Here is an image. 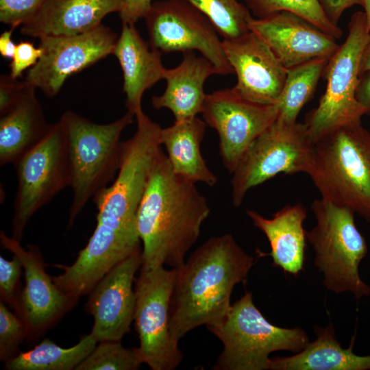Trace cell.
<instances>
[{
	"label": "cell",
	"mask_w": 370,
	"mask_h": 370,
	"mask_svg": "<svg viewBox=\"0 0 370 370\" xmlns=\"http://www.w3.org/2000/svg\"><path fill=\"white\" fill-rule=\"evenodd\" d=\"M315 225L306 232L314 252V265L323 283L336 293H352L356 298L370 295V286L359 275L358 266L367 245L354 222V212L322 198L311 204Z\"/></svg>",
	"instance_id": "6"
},
{
	"label": "cell",
	"mask_w": 370,
	"mask_h": 370,
	"mask_svg": "<svg viewBox=\"0 0 370 370\" xmlns=\"http://www.w3.org/2000/svg\"><path fill=\"white\" fill-rule=\"evenodd\" d=\"M210 214L195 183L175 174L159 149L151 163L136 214L143 243L140 268L180 267Z\"/></svg>",
	"instance_id": "1"
},
{
	"label": "cell",
	"mask_w": 370,
	"mask_h": 370,
	"mask_svg": "<svg viewBox=\"0 0 370 370\" xmlns=\"http://www.w3.org/2000/svg\"><path fill=\"white\" fill-rule=\"evenodd\" d=\"M202 12L212 23L223 39L238 38L249 31L254 17L238 0H186Z\"/></svg>",
	"instance_id": "27"
},
{
	"label": "cell",
	"mask_w": 370,
	"mask_h": 370,
	"mask_svg": "<svg viewBox=\"0 0 370 370\" xmlns=\"http://www.w3.org/2000/svg\"><path fill=\"white\" fill-rule=\"evenodd\" d=\"M329 59L315 58L287 69L286 79L278 99V118L294 123L304 106L312 96Z\"/></svg>",
	"instance_id": "26"
},
{
	"label": "cell",
	"mask_w": 370,
	"mask_h": 370,
	"mask_svg": "<svg viewBox=\"0 0 370 370\" xmlns=\"http://www.w3.org/2000/svg\"><path fill=\"white\" fill-rule=\"evenodd\" d=\"M98 342L90 333L74 346L63 348L45 338L33 349L18 353L5 362L8 370H71L88 356Z\"/></svg>",
	"instance_id": "25"
},
{
	"label": "cell",
	"mask_w": 370,
	"mask_h": 370,
	"mask_svg": "<svg viewBox=\"0 0 370 370\" xmlns=\"http://www.w3.org/2000/svg\"><path fill=\"white\" fill-rule=\"evenodd\" d=\"M181 62L175 67L165 69L163 79L166 88L160 95L151 98L155 109L166 108L175 121H182L201 113L207 94L204 86L207 79L218 73L212 64L194 51L183 53Z\"/></svg>",
	"instance_id": "20"
},
{
	"label": "cell",
	"mask_w": 370,
	"mask_h": 370,
	"mask_svg": "<svg viewBox=\"0 0 370 370\" xmlns=\"http://www.w3.org/2000/svg\"><path fill=\"white\" fill-rule=\"evenodd\" d=\"M42 54V49L36 47L29 41H21L16 45L12 61L10 64V75L18 79L23 71L34 66Z\"/></svg>",
	"instance_id": "33"
},
{
	"label": "cell",
	"mask_w": 370,
	"mask_h": 370,
	"mask_svg": "<svg viewBox=\"0 0 370 370\" xmlns=\"http://www.w3.org/2000/svg\"><path fill=\"white\" fill-rule=\"evenodd\" d=\"M145 19L149 43L153 49L164 53L197 51L218 75L234 73L215 27L186 0L156 1Z\"/></svg>",
	"instance_id": "11"
},
{
	"label": "cell",
	"mask_w": 370,
	"mask_h": 370,
	"mask_svg": "<svg viewBox=\"0 0 370 370\" xmlns=\"http://www.w3.org/2000/svg\"><path fill=\"white\" fill-rule=\"evenodd\" d=\"M112 54L123 72L126 108L135 115L142 110L144 92L164 77L161 53L141 37L134 25L122 23Z\"/></svg>",
	"instance_id": "19"
},
{
	"label": "cell",
	"mask_w": 370,
	"mask_h": 370,
	"mask_svg": "<svg viewBox=\"0 0 370 370\" xmlns=\"http://www.w3.org/2000/svg\"><path fill=\"white\" fill-rule=\"evenodd\" d=\"M152 4L151 0H123L119 12L122 23L134 25L140 18H145Z\"/></svg>",
	"instance_id": "35"
},
{
	"label": "cell",
	"mask_w": 370,
	"mask_h": 370,
	"mask_svg": "<svg viewBox=\"0 0 370 370\" xmlns=\"http://www.w3.org/2000/svg\"><path fill=\"white\" fill-rule=\"evenodd\" d=\"M25 323L0 302V360L4 362L16 356L18 346L27 338Z\"/></svg>",
	"instance_id": "30"
},
{
	"label": "cell",
	"mask_w": 370,
	"mask_h": 370,
	"mask_svg": "<svg viewBox=\"0 0 370 370\" xmlns=\"http://www.w3.org/2000/svg\"><path fill=\"white\" fill-rule=\"evenodd\" d=\"M370 71V27L367 42L364 49L360 66V74Z\"/></svg>",
	"instance_id": "39"
},
{
	"label": "cell",
	"mask_w": 370,
	"mask_h": 370,
	"mask_svg": "<svg viewBox=\"0 0 370 370\" xmlns=\"http://www.w3.org/2000/svg\"><path fill=\"white\" fill-rule=\"evenodd\" d=\"M201 114L217 132L223 164L232 173L253 142L276 121L279 106L249 100L232 87L207 94Z\"/></svg>",
	"instance_id": "12"
},
{
	"label": "cell",
	"mask_w": 370,
	"mask_h": 370,
	"mask_svg": "<svg viewBox=\"0 0 370 370\" xmlns=\"http://www.w3.org/2000/svg\"><path fill=\"white\" fill-rule=\"evenodd\" d=\"M249 29L269 46L287 69L315 58L330 59L339 47L335 38L289 12L262 18L253 17Z\"/></svg>",
	"instance_id": "17"
},
{
	"label": "cell",
	"mask_w": 370,
	"mask_h": 370,
	"mask_svg": "<svg viewBox=\"0 0 370 370\" xmlns=\"http://www.w3.org/2000/svg\"><path fill=\"white\" fill-rule=\"evenodd\" d=\"M253 224L267 238L273 265L293 275L304 268L306 232V208L301 204L288 205L267 219L253 210L246 211Z\"/></svg>",
	"instance_id": "22"
},
{
	"label": "cell",
	"mask_w": 370,
	"mask_h": 370,
	"mask_svg": "<svg viewBox=\"0 0 370 370\" xmlns=\"http://www.w3.org/2000/svg\"><path fill=\"white\" fill-rule=\"evenodd\" d=\"M316 338L295 355L271 358V370H369L370 356H358L352 351L354 339L343 349L335 337L331 323L314 328Z\"/></svg>",
	"instance_id": "24"
},
{
	"label": "cell",
	"mask_w": 370,
	"mask_h": 370,
	"mask_svg": "<svg viewBox=\"0 0 370 370\" xmlns=\"http://www.w3.org/2000/svg\"><path fill=\"white\" fill-rule=\"evenodd\" d=\"M314 143L304 123L278 119L245 151L232 173V203L239 207L249 189L279 173H310Z\"/></svg>",
	"instance_id": "8"
},
{
	"label": "cell",
	"mask_w": 370,
	"mask_h": 370,
	"mask_svg": "<svg viewBox=\"0 0 370 370\" xmlns=\"http://www.w3.org/2000/svg\"><path fill=\"white\" fill-rule=\"evenodd\" d=\"M207 328L223 345L213 366L215 370L269 369L271 353H297L310 342L301 328H280L267 321L247 291L231 305L220 323Z\"/></svg>",
	"instance_id": "5"
},
{
	"label": "cell",
	"mask_w": 370,
	"mask_h": 370,
	"mask_svg": "<svg viewBox=\"0 0 370 370\" xmlns=\"http://www.w3.org/2000/svg\"><path fill=\"white\" fill-rule=\"evenodd\" d=\"M255 264L230 234L212 236L177 267L169 305V328L179 341L190 330L220 323L231 305L234 287Z\"/></svg>",
	"instance_id": "2"
},
{
	"label": "cell",
	"mask_w": 370,
	"mask_h": 370,
	"mask_svg": "<svg viewBox=\"0 0 370 370\" xmlns=\"http://www.w3.org/2000/svg\"><path fill=\"white\" fill-rule=\"evenodd\" d=\"M2 247L21 261L25 275L21 308L17 315L25 323L27 340H33L51 328L77 303V299L62 292L45 269L38 247L25 249L21 241L1 231Z\"/></svg>",
	"instance_id": "14"
},
{
	"label": "cell",
	"mask_w": 370,
	"mask_h": 370,
	"mask_svg": "<svg viewBox=\"0 0 370 370\" xmlns=\"http://www.w3.org/2000/svg\"><path fill=\"white\" fill-rule=\"evenodd\" d=\"M142 363L136 347L125 348L121 341H104L75 370H135Z\"/></svg>",
	"instance_id": "29"
},
{
	"label": "cell",
	"mask_w": 370,
	"mask_h": 370,
	"mask_svg": "<svg viewBox=\"0 0 370 370\" xmlns=\"http://www.w3.org/2000/svg\"><path fill=\"white\" fill-rule=\"evenodd\" d=\"M364 8V12L367 18V22L370 27V0H362V5Z\"/></svg>",
	"instance_id": "40"
},
{
	"label": "cell",
	"mask_w": 370,
	"mask_h": 370,
	"mask_svg": "<svg viewBox=\"0 0 370 370\" xmlns=\"http://www.w3.org/2000/svg\"><path fill=\"white\" fill-rule=\"evenodd\" d=\"M13 165L18 184L12 237L21 241L33 215L71 186L66 135L62 123L51 124L45 138Z\"/></svg>",
	"instance_id": "9"
},
{
	"label": "cell",
	"mask_w": 370,
	"mask_h": 370,
	"mask_svg": "<svg viewBox=\"0 0 370 370\" xmlns=\"http://www.w3.org/2000/svg\"><path fill=\"white\" fill-rule=\"evenodd\" d=\"M127 111L117 120L95 123L72 111L60 119L66 135L73 199L68 226L87 202L115 178L121 162L123 131L133 122Z\"/></svg>",
	"instance_id": "4"
},
{
	"label": "cell",
	"mask_w": 370,
	"mask_h": 370,
	"mask_svg": "<svg viewBox=\"0 0 370 370\" xmlns=\"http://www.w3.org/2000/svg\"><path fill=\"white\" fill-rule=\"evenodd\" d=\"M369 29L365 12H354L348 23L345 42L328 60L323 73L325 90L304 122L314 143L340 127L361 123L365 112L356 99V92Z\"/></svg>",
	"instance_id": "7"
},
{
	"label": "cell",
	"mask_w": 370,
	"mask_h": 370,
	"mask_svg": "<svg viewBox=\"0 0 370 370\" xmlns=\"http://www.w3.org/2000/svg\"><path fill=\"white\" fill-rule=\"evenodd\" d=\"M328 19L334 25L338 22L343 12L354 5H362V0H318Z\"/></svg>",
	"instance_id": "36"
},
{
	"label": "cell",
	"mask_w": 370,
	"mask_h": 370,
	"mask_svg": "<svg viewBox=\"0 0 370 370\" xmlns=\"http://www.w3.org/2000/svg\"><path fill=\"white\" fill-rule=\"evenodd\" d=\"M43 0H0V21L15 29L28 22Z\"/></svg>",
	"instance_id": "32"
},
{
	"label": "cell",
	"mask_w": 370,
	"mask_h": 370,
	"mask_svg": "<svg viewBox=\"0 0 370 370\" xmlns=\"http://www.w3.org/2000/svg\"><path fill=\"white\" fill-rule=\"evenodd\" d=\"M26 82V81H25ZM36 88L26 82L19 98L0 114V164H14L46 136L45 120Z\"/></svg>",
	"instance_id": "21"
},
{
	"label": "cell",
	"mask_w": 370,
	"mask_h": 370,
	"mask_svg": "<svg viewBox=\"0 0 370 370\" xmlns=\"http://www.w3.org/2000/svg\"><path fill=\"white\" fill-rule=\"evenodd\" d=\"M356 97L365 114L370 115V71L360 74Z\"/></svg>",
	"instance_id": "37"
},
{
	"label": "cell",
	"mask_w": 370,
	"mask_h": 370,
	"mask_svg": "<svg viewBox=\"0 0 370 370\" xmlns=\"http://www.w3.org/2000/svg\"><path fill=\"white\" fill-rule=\"evenodd\" d=\"M206 125L197 116L175 121L172 125L161 129L160 140L175 174L195 184L202 182L213 186L218 178L207 166L201 152Z\"/></svg>",
	"instance_id": "23"
},
{
	"label": "cell",
	"mask_w": 370,
	"mask_h": 370,
	"mask_svg": "<svg viewBox=\"0 0 370 370\" xmlns=\"http://www.w3.org/2000/svg\"><path fill=\"white\" fill-rule=\"evenodd\" d=\"M225 57L237 77L235 90L262 103H276L287 73L269 46L254 32L223 39Z\"/></svg>",
	"instance_id": "16"
},
{
	"label": "cell",
	"mask_w": 370,
	"mask_h": 370,
	"mask_svg": "<svg viewBox=\"0 0 370 370\" xmlns=\"http://www.w3.org/2000/svg\"><path fill=\"white\" fill-rule=\"evenodd\" d=\"M23 266L19 259L13 255L11 260L0 256L1 301L10 306L17 314L21 308L22 290L20 280Z\"/></svg>",
	"instance_id": "31"
},
{
	"label": "cell",
	"mask_w": 370,
	"mask_h": 370,
	"mask_svg": "<svg viewBox=\"0 0 370 370\" xmlns=\"http://www.w3.org/2000/svg\"><path fill=\"white\" fill-rule=\"evenodd\" d=\"M118 37L102 23L78 34L41 36L42 56L25 80L53 97L71 75L112 54Z\"/></svg>",
	"instance_id": "13"
},
{
	"label": "cell",
	"mask_w": 370,
	"mask_h": 370,
	"mask_svg": "<svg viewBox=\"0 0 370 370\" xmlns=\"http://www.w3.org/2000/svg\"><path fill=\"white\" fill-rule=\"evenodd\" d=\"M26 86L10 75L0 76V114L7 110L21 96Z\"/></svg>",
	"instance_id": "34"
},
{
	"label": "cell",
	"mask_w": 370,
	"mask_h": 370,
	"mask_svg": "<svg viewBox=\"0 0 370 370\" xmlns=\"http://www.w3.org/2000/svg\"><path fill=\"white\" fill-rule=\"evenodd\" d=\"M122 8L123 0H43L21 32L38 38L78 34L97 27L106 16L119 13Z\"/></svg>",
	"instance_id": "18"
},
{
	"label": "cell",
	"mask_w": 370,
	"mask_h": 370,
	"mask_svg": "<svg viewBox=\"0 0 370 370\" xmlns=\"http://www.w3.org/2000/svg\"><path fill=\"white\" fill-rule=\"evenodd\" d=\"M143 262L139 249L109 271L88 293L85 305L94 320L90 334L101 342L121 341L134 320V276Z\"/></svg>",
	"instance_id": "15"
},
{
	"label": "cell",
	"mask_w": 370,
	"mask_h": 370,
	"mask_svg": "<svg viewBox=\"0 0 370 370\" xmlns=\"http://www.w3.org/2000/svg\"><path fill=\"white\" fill-rule=\"evenodd\" d=\"M308 175L322 199L370 221V132L361 123L340 127L315 142Z\"/></svg>",
	"instance_id": "3"
},
{
	"label": "cell",
	"mask_w": 370,
	"mask_h": 370,
	"mask_svg": "<svg viewBox=\"0 0 370 370\" xmlns=\"http://www.w3.org/2000/svg\"><path fill=\"white\" fill-rule=\"evenodd\" d=\"M14 29L5 31L0 36V54L2 57L12 59L15 51L16 44L12 39V32Z\"/></svg>",
	"instance_id": "38"
},
{
	"label": "cell",
	"mask_w": 370,
	"mask_h": 370,
	"mask_svg": "<svg viewBox=\"0 0 370 370\" xmlns=\"http://www.w3.org/2000/svg\"><path fill=\"white\" fill-rule=\"evenodd\" d=\"M177 273L164 266L145 269L135 280L134 315L139 337L137 351L143 363L153 370H173L183 355L171 337L169 305Z\"/></svg>",
	"instance_id": "10"
},
{
	"label": "cell",
	"mask_w": 370,
	"mask_h": 370,
	"mask_svg": "<svg viewBox=\"0 0 370 370\" xmlns=\"http://www.w3.org/2000/svg\"><path fill=\"white\" fill-rule=\"evenodd\" d=\"M251 14L262 18L280 12H289L309 21L336 40L343 35L339 26L326 17L318 0H245Z\"/></svg>",
	"instance_id": "28"
}]
</instances>
